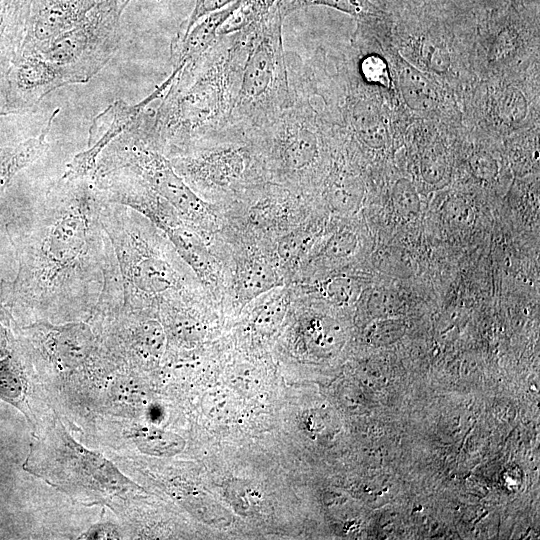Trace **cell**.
<instances>
[{"label":"cell","instance_id":"cell-1","mask_svg":"<svg viewBox=\"0 0 540 540\" xmlns=\"http://www.w3.org/2000/svg\"><path fill=\"white\" fill-rule=\"evenodd\" d=\"M106 201L94 177L63 174L50 186L15 242L14 280L0 285L11 313L61 318L94 312L116 273L101 220Z\"/></svg>","mask_w":540,"mask_h":540},{"label":"cell","instance_id":"cell-2","mask_svg":"<svg viewBox=\"0 0 540 540\" xmlns=\"http://www.w3.org/2000/svg\"><path fill=\"white\" fill-rule=\"evenodd\" d=\"M101 220L110 240L122 307L150 313L177 302H198L202 284L175 247L137 211L106 201Z\"/></svg>","mask_w":540,"mask_h":540},{"label":"cell","instance_id":"cell-3","mask_svg":"<svg viewBox=\"0 0 540 540\" xmlns=\"http://www.w3.org/2000/svg\"><path fill=\"white\" fill-rule=\"evenodd\" d=\"M285 16L277 2L259 20L231 33L237 57L232 131L250 135L261 130L292 103L282 42Z\"/></svg>","mask_w":540,"mask_h":540},{"label":"cell","instance_id":"cell-4","mask_svg":"<svg viewBox=\"0 0 540 540\" xmlns=\"http://www.w3.org/2000/svg\"><path fill=\"white\" fill-rule=\"evenodd\" d=\"M153 118L143 110L133 124L102 151L95 174L127 167L139 174L204 237L215 229L214 205L194 192L153 144Z\"/></svg>","mask_w":540,"mask_h":540},{"label":"cell","instance_id":"cell-5","mask_svg":"<svg viewBox=\"0 0 540 540\" xmlns=\"http://www.w3.org/2000/svg\"><path fill=\"white\" fill-rule=\"evenodd\" d=\"M169 161L204 200L229 203L247 188L270 181L259 145L246 135L203 142Z\"/></svg>","mask_w":540,"mask_h":540},{"label":"cell","instance_id":"cell-6","mask_svg":"<svg viewBox=\"0 0 540 540\" xmlns=\"http://www.w3.org/2000/svg\"><path fill=\"white\" fill-rule=\"evenodd\" d=\"M290 88L291 105L251 136L260 147L269 180L303 193L321 156V137L309 99Z\"/></svg>","mask_w":540,"mask_h":540},{"label":"cell","instance_id":"cell-7","mask_svg":"<svg viewBox=\"0 0 540 540\" xmlns=\"http://www.w3.org/2000/svg\"><path fill=\"white\" fill-rule=\"evenodd\" d=\"M130 0H99L74 28L40 44H22L51 63L67 84L87 83L111 59L120 42V17Z\"/></svg>","mask_w":540,"mask_h":540},{"label":"cell","instance_id":"cell-8","mask_svg":"<svg viewBox=\"0 0 540 540\" xmlns=\"http://www.w3.org/2000/svg\"><path fill=\"white\" fill-rule=\"evenodd\" d=\"M26 339L60 369L73 370L93 361L98 342L91 326L83 321L65 324L34 323L24 328Z\"/></svg>","mask_w":540,"mask_h":540},{"label":"cell","instance_id":"cell-9","mask_svg":"<svg viewBox=\"0 0 540 540\" xmlns=\"http://www.w3.org/2000/svg\"><path fill=\"white\" fill-rule=\"evenodd\" d=\"M169 84L170 77L140 103L129 105L123 100H117L98 114L89 129L87 149L74 156L67 165L64 175L94 177L97 160L102 151L128 129L153 100L160 98Z\"/></svg>","mask_w":540,"mask_h":540},{"label":"cell","instance_id":"cell-10","mask_svg":"<svg viewBox=\"0 0 540 540\" xmlns=\"http://www.w3.org/2000/svg\"><path fill=\"white\" fill-rule=\"evenodd\" d=\"M65 85L58 69L36 51L21 47L8 76L5 115L34 112L47 94Z\"/></svg>","mask_w":540,"mask_h":540},{"label":"cell","instance_id":"cell-11","mask_svg":"<svg viewBox=\"0 0 540 540\" xmlns=\"http://www.w3.org/2000/svg\"><path fill=\"white\" fill-rule=\"evenodd\" d=\"M99 0H30L23 43L49 42L77 26Z\"/></svg>","mask_w":540,"mask_h":540},{"label":"cell","instance_id":"cell-12","mask_svg":"<svg viewBox=\"0 0 540 540\" xmlns=\"http://www.w3.org/2000/svg\"><path fill=\"white\" fill-rule=\"evenodd\" d=\"M30 0H0V116H5L8 76L20 53Z\"/></svg>","mask_w":540,"mask_h":540},{"label":"cell","instance_id":"cell-13","mask_svg":"<svg viewBox=\"0 0 540 540\" xmlns=\"http://www.w3.org/2000/svg\"><path fill=\"white\" fill-rule=\"evenodd\" d=\"M284 284V278L270 254L260 250L244 251L236 260L233 292L241 303H249L261 294Z\"/></svg>","mask_w":540,"mask_h":540},{"label":"cell","instance_id":"cell-14","mask_svg":"<svg viewBox=\"0 0 540 540\" xmlns=\"http://www.w3.org/2000/svg\"><path fill=\"white\" fill-rule=\"evenodd\" d=\"M51 123L42 133L14 146L0 148V199L16 174L38 159L47 149V134Z\"/></svg>","mask_w":540,"mask_h":540},{"label":"cell","instance_id":"cell-15","mask_svg":"<svg viewBox=\"0 0 540 540\" xmlns=\"http://www.w3.org/2000/svg\"><path fill=\"white\" fill-rule=\"evenodd\" d=\"M324 196L333 210L341 213L356 212L364 197L363 181L351 171H333L327 178Z\"/></svg>","mask_w":540,"mask_h":540},{"label":"cell","instance_id":"cell-16","mask_svg":"<svg viewBox=\"0 0 540 540\" xmlns=\"http://www.w3.org/2000/svg\"><path fill=\"white\" fill-rule=\"evenodd\" d=\"M351 124L356 137L371 149L383 148L388 140L387 128L377 111L368 103L357 102L351 112Z\"/></svg>","mask_w":540,"mask_h":540},{"label":"cell","instance_id":"cell-17","mask_svg":"<svg viewBox=\"0 0 540 540\" xmlns=\"http://www.w3.org/2000/svg\"><path fill=\"white\" fill-rule=\"evenodd\" d=\"M399 84L405 103L416 111L432 110L437 93L431 82L418 70L406 66L399 72Z\"/></svg>","mask_w":540,"mask_h":540},{"label":"cell","instance_id":"cell-18","mask_svg":"<svg viewBox=\"0 0 540 540\" xmlns=\"http://www.w3.org/2000/svg\"><path fill=\"white\" fill-rule=\"evenodd\" d=\"M279 0H237L230 16L219 27L218 35L239 31L264 16Z\"/></svg>","mask_w":540,"mask_h":540},{"label":"cell","instance_id":"cell-19","mask_svg":"<svg viewBox=\"0 0 540 540\" xmlns=\"http://www.w3.org/2000/svg\"><path fill=\"white\" fill-rule=\"evenodd\" d=\"M133 439L143 453L156 456H169L183 449L184 441L177 435L155 429H140Z\"/></svg>","mask_w":540,"mask_h":540},{"label":"cell","instance_id":"cell-20","mask_svg":"<svg viewBox=\"0 0 540 540\" xmlns=\"http://www.w3.org/2000/svg\"><path fill=\"white\" fill-rule=\"evenodd\" d=\"M24 374L20 356L14 351L0 359V398L12 403L22 399L24 392Z\"/></svg>","mask_w":540,"mask_h":540},{"label":"cell","instance_id":"cell-21","mask_svg":"<svg viewBox=\"0 0 540 540\" xmlns=\"http://www.w3.org/2000/svg\"><path fill=\"white\" fill-rule=\"evenodd\" d=\"M391 200L395 212L403 219H415L420 214L421 202L418 192L407 178H400L395 182Z\"/></svg>","mask_w":540,"mask_h":540},{"label":"cell","instance_id":"cell-22","mask_svg":"<svg viewBox=\"0 0 540 540\" xmlns=\"http://www.w3.org/2000/svg\"><path fill=\"white\" fill-rule=\"evenodd\" d=\"M285 15L294 10L310 5H325L355 16L372 14V0H279Z\"/></svg>","mask_w":540,"mask_h":540},{"label":"cell","instance_id":"cell-23","mask_svg":"<svg viewBox=\"0 0 540 540\" xmlns=\"http://www.w3.org/2000/svg\"><path fill=\"white\" fill-rule=\"evenodd\" d=\"M373 263L379 271L397 277H409L414 271L411 257L396 247L377 250L373 255Z\"/></svg>","mask_w":540,"mask_h":540},{"label":"cell","instance_id":"cell-24","mask_svg":"<svg viewBox=\"0 0 540 540\" xmlns=\"http://www.w3.org/2000/svg\"><path fill=\"white\" fill-rule=\"evenodd\" d=\"M318 288L321 296L338 305L350 303L361 293L360 283L355 278L345 275L329 278Z\"/></svg>","mask_w":540,"mask_h":540},{"label":"cell","instance_id":"cell-25","mask_svg":"<svg viewBox=\"0 0 540 540\" xmlns=\"http://www.w3.org/2000/svg\"><path fill=\"white\" fill-rule=\"evenodd\" d=\"M497 115L505 124H517L527 115L528 104L517 88H507L497 102Z\"/></svg>","mask_w":540,"mask_h":540},{"label":"cell","instance_id":"cell-26","mask_svg":"<svg viewBox=\"0 0 540 540\" xmlns=\"http://www.w3.org/2000/svg\"><path fill=\"white\" fill-rule=\"evenodd\" d=\"M358 245V237L354 232L341 230L328 238L319 254L330 260H344L354 255Z\"/></svg>","mask_w":540,"mask_h":540},{"label":"cell","instance_id":"cell-27","mask_svg":"<svg viewBox=\"0 0 540 540\" xmlns=\"http://www.w3.org/2000/svg\"><path fill=\"white\" fill-rule=\"evenodd\" d=\"M519 45V33L512 25H506L499 30L494 38L489 52V60L503 61L512 56Z\"/></svg>","mask_w":540,"mask_h":540},{"label":"cell","instance_id":"cell-28","mask_svg":"<svg viewBox=\"0 0 540 540\" xmlns=\"http://www.w3.org/2000/svg\"><path fill=\"white\" fill-rule=\"evenodd\" d=\"M360 72L363 78L373 84L390 87L391 78L386 61L376 54L365 56L360 63Z\"/></svg>","mask_w":540,"mask_h":540},{"label":"cell","instance_id":"cell-29","mask_svg":"<svg viewBox=\"0 0 540 540\" xmlns=\"http://www.w3.org/2000/svg\"><path fill=\"white\" fill-rule=\"evenodd\" d=\"M468 163L472 175L480 181H493L498 174L497 161L487 152L480 151L472 154Z\"/></svg>","mask_w":540,"mask_h":540},{"label":"cell","instance_id":"cell-30","mask_svg":"<svg viewBox=\"0 0 540 540\" xmlns=\"http://www.w3.org/2000/svg\"><path fill=\"white\" fill-rule=\"evenodd\" d=\"M447 164L440 152L430 150L424 154L421 160V175L429 184H437L446 175Z\"/></svg>","mask_w":540,"mask_h":540},{"label":"cell","instance_id":"cell-31","mask_svg":"<svg viewBox=\"0 0 540 540\" xmlns=\"http://www.w3.org/2000/svg\"><path fill=\"white\" fill-rule=\"evenodd\" d=\"M368 296V306L373 312L381 314L394 312L399 306L397 294L387 288H375Z\"/></svg>","mask_w":540,"mask_h":540},{"label":"cell","instance_id":"cell-32","mask_svg":"<svg viewBox=\"0 0 540 540\" xmlns=\"http://www.w3.org/2000/svg\"><path fill=\"white\" fill-rule=\"evenodd\" d=\"M12 313L0 295V359L10 355L15 349L14 336L11 330Z\"/></svg>","mask_w":540,"mask_h":540},{"label":"cell","instance_id":"cell-33","mask_svg":"<svg viewBox=\"0 0 540 540\" xmlns=\"http://www.w3.org/2000/svg\"><path fill=\"white\" fill-rule=\"evenodd\" d=\"M424 59L431 70L437 74L446 73L450 66L449 53L442 46L426 42L423 48Z\"/></svg>","mask_w":540,"mask_h":540},{"label":"cell","instance_id":"cell-34","mask_svg":"<svg viewBox=\"0 0 540 540\" xmlns=\"http://www.w3.org/2000/svg\"><path fill=\"white\" fill-rule=\"evenodd\" d=\"M237 0H196L195 7L189 19L180 29V33L185 35L187 31L203 16L218 11Z\"/></svg>","mask_w":540,"mask_h":540},{"label":"cell","instance_id":"cell-35","mask_svg":"<svg viewBox=\"0 0 540 540\" xmlns=\"http://www.w3.org/2000/svg\"><path fill=\"white\" fill-rule=\"evenodd\" d=\"M444 209L447 216L456 223L465 224L473 220V208L463 197L457 196L448 199Z\"/></svg>","mask_w":540,"mask_h":540},{"label":"cell","instance_id":"cell-36","mask_svg":"<svg viewBox=\"0 0 540 540\" xmlns=\"http://www.w3.org/2000/svg\"><path fill=\"white\" fill-rule=\"evenodd\" d=\"M116 535L117 534L114 529L106 528L104 526L95 528L93 532L88 534V536H90L89 538H93V539H107V538L111 539V538H116Z\"/></svg>","mask_w":540,"mask_h":540}]
</instances>
